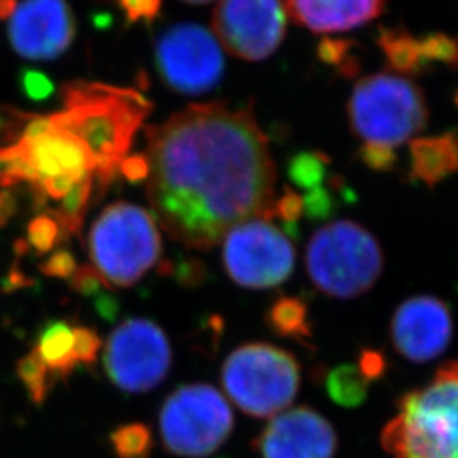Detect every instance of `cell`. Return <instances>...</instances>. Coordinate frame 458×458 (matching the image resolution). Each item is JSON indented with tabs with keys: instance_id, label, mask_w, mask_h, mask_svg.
I'll list each match as a JSON object with an SVG mask.
<instances>
[{
	"instance_id": "3957f363",
	"label": "cell",
	"mask_w": 458,
	"mask_h": 458,
	"mask_svg": "<svg viewBox=\"0 0 458 458\" xmlns=\"http://www.w3.org/2000/svg\"><path fill=\"white\" fill-rule=\"evenodd\" d=\"M380 445L391 458H458V361L397 401Z\"/></svg>"
},
{
	"instance_id": "52a82bcc",
	"label": "cell",
	"mask_w": 458,
	"mask_h": 458,
	"mask_svg": "<svg viewBox=\"0 0 458 458\" xmlns=\"http://www.w3.org/2000/svg\"><path fill=\"white\" fill-rule=\"evenodd\" d=\"M425 92L408 77L374 73L357 82L348 100L352 131L365 143L399 147L428 124Z\"/></svg>"
},
{
	"instance_id": "cb8c5ba5",
	"label": "cell",
	"mask_w": 458,
	"mask_h": 458,
	"mask_svg": "<svg viewBox=\"0 0 458 458\" xmlns=\"http://www.w3.org/2000/svg\"><path fill=\"white\" fill-rule=\"evenodd\" d=\"M16 376L28 393L30 401L36 406H43L53 389L55 378L48 367L39 360V357L31 352L17 361Z\"/></svg>"
},
{
	"instance_id": "f35d334b",
	"label": "cell",
	"mask_w": 458,
	"mask_h": 458,
	"mask_svg": "<svg viewBox=\"0 0 458 458\" xmlns=\"http://www.w3.org/2000/svg\"><path fill=\"white\" fill-rule=\"evenodd\" d=\"M357 365H359L361 374L369 378L370 384L380 380L387 372V360H386L384 353H380L378 350H372V348L361 350Z\"/></svg>"
},
{
	"instance_id": "83f0119b",
	"label": "cell",
	"mask_w": 458,
	"mask_h": 458,
	"mask_svg": "<svg viewBox=\"0 0 458 458\" xmlns=\"http://www.w3.org/2000/svg\"><path fill=\"white\" fill-rule=\"evenodd\" d=\"M65 229L53 211L34 216L26 228V243L38 255L51 253L62 242H65Z\"/></svg>"
},
{
	"instance_id": "836d02e7",
	"label": "cell",
	"mask_w": 458,
	"mask_h": 458,
	"mask_svg": "<svg viewBox=\"0 0 458 458\" xmlns=\"http://www.w3.org/2000/svg\"><path fill=\"white\" fill-rule=\"evenodd\" d=\"M34 114L17 111L7 106H0V147L16 143L24 131L26 124L33 119Z\"/></svg>"
},
{
	"instance_id": "8fae6325",
	"label": "cell",
	"mask_w": 458,
	"mask_h": 458,
	"mask_svg": "<svg viewBox=\"0 0 458 458\" xmlns=\"http://www.w3.org/2000/svg\"><path fill=\"white\" fill-rule=\"evenodd\" d=\"M155 65L168 89L183 96H200L221 82L225 55L209 30L194 22H182L168 28L157 39Z\"/></svg>"
},
{
	"instance_id": "d590c367",
	"label": "cell",
	"mask_w": 458,
	"mask_h": 458,
	"mask_svg": "<svg viewBox=\"0 0 458 458\" xmlns=\"http://www.w3.org/2000/svg\"><path fill=\"white\" fill-rule=\"evenodd\" d=\"M130 24H149L162 13V0H115Z\"/></svg>"
},
{
	"instance_id": "30bf717a",
	"label": "cell",
	"mask_w": 458,
	"mask_h": 458,
	"mask_svg": "<svg viewBox=\"0 0 458 458\" xmlns=\"http://www.w3.org/2000/svg\"><path fill=\"white\" fill-rule=\"evenodd\" d=\"M172 346L157 323L131 318L111 333L104 350V369L117 389L148 393L164 382L172 369Z\"/></svg>"
},
{
	"instance_id": "7bdbcfd3",
	"label": "cell",
	"mask_w": 458,
	"mask_h": 458,
	"mask_svg": "<svg viewBox=\"0 0 458 458\" xmlns=\"http://www.w3.org/2000/svg\"><path fill=\"white\" fill-rule=\"evenodd\" d=\"M96 308H98V314L104 318V319H109L113 321L117 312H119V302L117 299H114L111 294H98L96 299Z\"/></svg>"
},
{
	"instance_id": "74e56055",
	"label": "cell",
	"mask_w": 458,
	"mask_h": 458,
	"mask_svg": "<svg viewBox=\"0 0 458 458\" xmlns=\"http://www.w3.org/2000/svg\"><path fill=\"white\" fill-rule=\"evenodd\" d=\"M68 282H70L72 291L79 295H83V297H98V294H102V289L107 287L92 265L79 267L77 272L73 274V277L70 278Z\"/></svg>"
},
{
	"instance_id": "bcb514c9",
	"label": "cell",
	"mask_w": 458,
	"mask_h": 458,
	"mask_svg": "<svg viewBox=\"0 0 458 458\" xmlns=\"http://www.w3.org/2000/svg\"><path fill=\"white\" fill-rule=\"evenodd\" d=\"M182 2L192 4V5H202V4H209V2H213V0H182Z\"/></svg>"
},
{
	"instance_id": "7402d4cb",
	"label": "cell",
	"mask_w": 458,
	"mask_h": 458,
	"mask_svg": "<svg viewBox=\"0 0 458 458\" xmlns=\"http://www.w3.org/2000/svg\"><path fill=\"white\" fill-rule=\"evenodd\" d=\"M327 393L333 403L342 408H359L369 395L370 382L361 374L359 365L344 363L329 370L325 378Z\"/></svg>"
},
{
	"instance_id": "7c38bea8",
	"label": "cell",
	"mask_w": 458,
	"mask_h": 458,
	"mask_svg": "<svg viewBox=\"0 0 458 458\" xmlns=\"http://www.w3.org/2000/svg\"><path fill=\"white\" fill-rule=\"evenodd\" d=\"M7 147L26 166L33 196L49 182L79 183L94 179L87 149L73 134L58 128L49 115H34L16 143Z\"/></svg>"
},
{
	"instance_id": "ac0fdd59",
	"label": "cell",
	"mask_w": 458,
	"mask_h": 458,
	"mask_svg": "<svg viewBox=\"0 0 458 458\" xmlns=\"http://www.w3.org/2000/svg\"><path fill=\"white\" fill-rule=\"evenodd\" d=\"M411 182L435 189L458 172V131L414 138L410 143Z\"/></svg>"
},
{
	"instance_id": "484cf974",
	"label": "cell",
	"mask_w": 458,
	"mask_h": 458,
	"mask_svg": "<svg viewBox=\"0 0 458 458\" xmlns=\"http://www.w3.org/2000/svg\"><path fill=\"white\" fill-rule=\"evenodd\" d=\"M357 43L352 39L325 38L316 48V56L321 64L335 66L344 79H353L361 70L360 58L353 53Z\"/></svg>"
},
{
	"instance_id": "5b68a950",
	"label": "cell",
	"mask_w": 458,
	"mask_h": 458,
	"mask_svg": "<svg viewBox=\"0 0 458 458\" xmlns=\"http://www.w3.org/2000/svg\"><path fill=\"white\" fill-rule=\"evenodd\" d=\"M384 251L376 236L355 221H333L316 229L306 248L312 285L335 299H357L376 287L384 272Z\"/></svg>"
},
{
	"instance_id": "1f68e13d",
	"label": "cell",
	"mask_w": 458,
	"mask_h": 458,
	"mask_svg": "<svg viewBox=\"0 0 458 458\" xmlns=\"http://www.w3.org/2000/svg\"><path fill=\"white\" fill-rule=\"evenodd\" d=\"M17 83H19V89L24 94V98H31L34 102L47 100L55 92V83L48 75H45L43 72H38V70H31V68L21 70V73L17 77Z\"/></svg>"
},
{
	"instance_id": "d4e9b609",
	"label": "cell",
	"mask_w": 458,
	"mask_h": 458,
	"mask_svg": "<svg viewBox=\"0 0 458 458\" xmlns=\"http://www.w3.org/2000/svg\"><path fill=\"white\" fill-rule=\"evenodd\" d=\"M331 158L323 151H299L287 162L289 181L297 187L312 191L327 181Z\"/></svg>"
},
{
	"instance_id": "f1b7e54d",
	"label": "cell",
	"mask_w": 458,
	"mask_h": 458,
	"mask_svg": "<svg viewBox=\"0 0 458 458\" xmlns=\"http://www.w3.org/2000/svg\"><path fill=\"white\" fill-rule=\"evenodd\" d=\"M420 49L426 65L433 70L435 64H442L458 70V38L445 33H428L420 38Z\"/></svg>"
},
{
	"instance_id": "4dcf8cb0",
	"label": "cell",
	"mask_w": 458,
	"mask_h": 458,
	"mask_svg": "<svg viewBox=\"0 0 458 458\" xmlns=\"http://www.w3.org/2000/svg\"><path fill=\"white\" fill-rule=\"evenodd\" d=\"M304 214V199L301 194H297L291 187L284 189V194L276 199L274 208H272V216L280 219L284 226L289 231V234L295 236L297 234V223L301 216Z\"/></svg>"
},
{
	"instance_id": "6da1fadb",
	"label": "cell",
	"mask_w": 458,
	"mask_h": 458,
	"mask_svg": "<svg viewBox=\"0 0 458 458\" xmlns=\"http://www.w3.org/2000/svg\"><path fill=\"white\" fill-rule=\"evenodd\" d=\"M147 197L177 243L209 251L245 221L274 219L277 166L251 107L191 104L147 128Z\"/></svg>"
},
{
	"instance_id": "b9f144b4",
	"label": "cell",
	"mask_w": 458,
	"mask_h": 458,
	"mask_svg": "<svg viewBox=\"0 0 458 458\" xmlns=\"http://www.w3.org/2000/svg\"><path fill=\"white\" fill-rule=\"evenodd\" d=\"M19 211V200L13 189H0V228L7 226Z\"/></svg>"
},
{
	"instance_id": "2e32d148",
	"label": "cell",
	"mask_w": 458,
	"mask_h": 458,
	"mask_svg": "<svg viewBox=\"0 0 458 458\" xmlns=\"http://www.w3.org/2000/svg\"><path fill=\"white\" fill-rule=\"evenodd\" d=\"M253 448L262 458H335L338 435L323 414L301 406L274 416Z\"/></svg>"
},
{
	"instance_id": "7dc6e473",
	"label": "cell",
	"mask_w": 458,
	"mask_h": 458,
	"mask_svg": "<svg viewBox=\"0 0 458 458\" xmlns=\"http://www.w3.org/2000/svg\"><path fill=\"white\" fill-rule=\"evenodd\" d=\"M457 104H458V94H457Z\"/></svg>"
},
{
	"instance_id": "7a4b0ae2",
	"label": "cell",
	"mask_w": 458,
	"mask_h": 458,
	"mask_svg": "<svg viewBox=\"0 0 458 458\" xmlns=\"http://www.w3.org/2000/svg\"><path fill=\"white\" fill-rule=\"evenodd\" d=\"M62 102V109L49 117L82 143L94 166L96 185L104 192L130 157L153 104L134 89L85 81L65 83Z\"/></svg>"
},
{
	"instance_id": "f546056e",
	"label": "cell",
	"mask_w": 458,
	"mask_h": 458,
	"mask_svg": "<svg viewBox=\"0 0 458 458\" xmlns=\"http://www.w3.org/2000/svg\"><path fill=\"white\" fill-rule=\"evenodd\" d=\"M331 189L327 187H316L308 191L304 199V214L311 221H327L338 209V202L335 194H344L348 189L344 187V182L340 177H331L329 181Z\"/></svg>"
},
{
	"instance_id": "60d3db41",
	"label": "cell",
	"mask_w": 458,
	"mask_h": 458,
	"mask_svg": "<svg viewBox=\"0 0 458 458\" xmlns=\"http://www.w3.org/2000/svg\"><path fill=\"white\" fill-rule=\"evenodd\" d=\"M119 174L131 183L147 182L149 175V162L147 155H130L119 168Z\"/></svg>"
},
{
	"instance_id": "d6a6232c",
	"label": "cell",
	"mask_w": 458,
	"mask_h": 458,
	"mask_svg": "<svg viewBox=\"0 0 458 458\" xmlns=\"http://www.w3.org/2000/svg\"><path fill=\"white\" fill-rule=\"evenodd\" d=\"M357 157L361 164L374 172H393L399 162L394 148L376 145V143H363L359 148Z\"/></svg>"
},
{
	"instance_id": "ee69618b",
	"label": "cell",
	"mask_w": 458,
	"mask_h": 458,
	"mask_svg": "<svg viewBox=\"0 0 458 458\" xmlns=\"http://www.w3.org/2000/svg\"><path fill=\"white\" fill-rule=\"evenodd\" d=\"M2 285H4V289L14 291V289H21V287L30 285V280L26 278V276H24L21 270H17L16 267H14V268L7 274V277L4 278Z\"/></svg>"
},
{
	"instance_id": "ffe728a7",
	"label": "cell",
	"mask_w": 458,
	"mask_h": 458,
	"mask_svg": "<svg viewBox=\"0 0 458 458\" xmlns=\"http://www.w3.org/2000/svg\"><path fill=\"white\" fill-rule=\"evenodd\" d=\"M376 41L387 60V65L394 72L408 77H421L431 72L421 56L420 39L414 38L406 28L382 26L377 33Z\"/></svg>"
},
{
	"instance_id": "e0dca14e",
	"label": "cell",
	"mask_w": 458,
	"mask_h": 458,
	"mask_svg": "<svg viewBox=\"0 0 458 458\" xmlns=\"http://www.w3.org/2000/svg\"><path fill=\"white\" fill-rule=\"evenodd\" d=\"M387 0H285L287 16L316 34L344 33L382 16Z\"/></svg>"
},
{
	"instance_id": "5bb4252c",
	"label": "cell",
	"mask_w": 458,
	"mask_h": 458,
	"mask_svg": "<svg viewBox=\"0 0 458 458\" xmlns=\"http://www.w3.org/2000/svg\"><path fill=\"white\" fill-rule=\"evenodd\" d=\"M394 350L406 360L426 363L445 353L454 336L450 306L437 295H412L401 302L391 319Z\"/></svg>"
},
{
	"instance_id": "44dd1931",
	"label": "cell",
	"mask_w": 458,
	"mask_h": 458,
	"mask_svg": "<svg viewBox=\"0 0 458 458\" xmlns=\"http://www.w3.org/2000/svg\"><path fill=\"white\" fill-rule=\"evenodd\" d=\"M263 321L280 338L308 344L312 340L311 312L306 301L297 295H280L265 311Z\"/></svg>"
},
{
	"instance_id": "9a60e30c",
	"label": "cell",
	"mask_w": 458,
	"mask_h": 458,
	"mask_svg": "<svg viewBox=\"0 0 458 458\" xmlns=\"http://www.w3.org/2000/svg\"><path fill=\"white\" fill-rule=\"evenodd\" d=\"M77 31L66 0H22L9 19L7 34L19 56L48 62L72 47Z\"/></svg>"
},
{
	"instance_id": "8d00e7d4",
	"label": "cell",
	"mask_w": 458,
	"mask_h": 458,
	"mask_svg": "<svg viewBox=\"0 0 458 458\" xmlns=\"http://www.w3.org/2000/svg\"><path fill=\"white\" fill-rule=\"evenodd\" d=\"M79 265L77 259L70 250H56L51 253L45 262L39 265V270L43 276L51 278H62V280H70L73 274L77 272Z\"/></svg>"
},
{
	"instance_id": "4fadbf2b",
	"label": "cell",
	"mask_w": 458,
	"mask_h": 458,
	"mask_svg": "<svg viewBox=\"0 0 458 458\" xmlns=\"http://www.w3.org/2000/svg\"><path fill=\"white\" fill-rule=\"evenodd\" d=\"M214 36L240 60L262 62L285 38L287 11L282 0H219L213 13Z\"/></svg>"
},
{
	"instance_id": "f6af8a7d",
	"label": "cell",
	"mask_w": 458,
	"mask_h": 458,
	"mask_svg": "<svg viewBox=\"0 0 458 458\" xmlns=\"http://www.w3.org/2000/svg\"><path fill=\"white\" fill-rule=\"evenodd\" d=\"M17 0H0V21H9L16 13Z\"/></svg>"
},
{
	"instance_id": "8992f818",
	"label": "cell",
	"mask_w": 458,
	"mask_h": 458,
	"mask_svg": "<svg viewBox=\"0 0 458 458\" xmlns=\"http://www.w3.org/2000/svg\"><path fill=\"white\" fill-rule=\"evenodd\" d=\"M221 384L238 410L253 418H274L294 403L301 365L294 353L276 344H240L223 361Z\"/></svg>"
},
{
	"instance_id": "603a6c76",
	"label": "cell",
	"mask_w": 458,
	"mask_h": 458,
	"mask_svg": "<svg viewBox=\"0 0 458 458\" xmlns=\"http://www.w3.org/2000/svg\"><path fill=\"white\" fill-rule=\"evenodd\" d=\"M96 181L87 179V181L79 182L68 196L60 200V208L53 211L55 216L60 219L62 226L65 229L66 238L75 236L82 231L83 219L85 214L89 211L90 200L94 197L96 191Z\"/></svg>"
},
{
	"instance_id": "9c48e42d",
	"label": "cell",
	"mask_w": 458,
	"mask_h": 458,
	"mask_svg": "<svg viewBox=\"0 0 458 458\" xmlns=\"http://www.w3.org/2000/svg\"><path fill=\"white\" fill-rule=\"evenodd\" d=\"M221 243L225 270L240 287L274 289L294 272V245L270 219L245 221L231 229Z\"/></svg>"
},
{
	"instance_id": "ba28073f",
	"label": "cell",
	"mask_w": 458,
	"mask_h": 458,
	"mask_svg": "<svg viewBox=\"0 0 458 458\" xmlns=\"http://www.w3.org/2000/svg\"><path fill=\"white\" fill-rule=\"evenodd\" d=\"M234 414L228 399L211 384H185L166 397L160 411L165 450L183 458L213 455L228 442Z\"/></svg>"
},
{
	"instance_id": "d6986e66",
	"label": "cell",
	"mask_w": 458,
	"mask_h": 458,
	"mask_svg": "<svg viewBox=\"0 0 458 458\" xmlns=\"http://www.w3.org/2000/svg\"><path fill=\"white\" fill-rule=\"evenodd\" d=\"M33 352L53 376L66 380L79 367L75 359V327L65 319L49 321L38 333Z\"/></svg>"
},
{
	"instance_id": "277c9868",
	"label": "cell",
	"mask_w": 458,
	"mask_h": 458,
	"mask_svg": "<svg viewBox=\"0 0 458 458\" xmlns=\"http://www.w3.org/2000/svg\"><path fill=\"white\" fill-rule=\"evenodd\" d=\"M160 229L147 209L119 200L98 214L89 233L92 267L107 287L136 285L162 260Z\"/></svg>"
},
{
	"instance_id": "ab89813d",
	"label": "cell",
	"mask_w": 458,
	"mask_h": 458,
	"mask_svg": "<svg viewBox=\"0 0 458 458\" xmlns=\"http://www.w3.org/2000/svg\"><path fill=\"white\" fill-rule=\"evenodd\" d=\"M165 274H174L177 280L183 285H194L197 282L202 280L204 276V267L199 263V260H182L181 263L174 265L172 262L165 263Z\"/></svg>"
},
{
	"instance_id": "4316f807",
	"label": "cell",
	"mask_w": 458,
	"mask_h": 458,
	"mask_svg": "<svg viewBox=\"0 0 458 458\" xmlns=\"http://www.w3.org/2000/svg\"><path fill=\"white\" fill-rule=\"evenodd\" d=\"M117 458H149L153 452V437L147 425L130 423L119 426L109 437Z\"/></svg>"
},
{
	"instance_id": "e575fe53",
	"label": "cell",
	"mask_w": 458,
	"mask_h": 458,
	"mask_svg": "<svg viewBox=\"0 0 458 458\" xmlns=\"http://www.w3.org/2000/svg\"><path fill=\"white\" fill-rule=\"evenodd\" d=\"M100 338L96 329L89 327H75V359L79 365L94 367L100 352Z\"/></svg>"
}]
</instances>
